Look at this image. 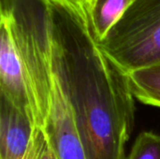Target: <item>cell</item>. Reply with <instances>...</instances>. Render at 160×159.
Here are the masks:
<instances>
[{
    "mask_svg": "<svg viewBox=\"0 0 160 159\" xmlns=\"http://www.w3.org/2000/svg\"><path fill=\"white\" fill-rule=\"evenodd\" d=\"M63 71L86 159H126L135 125V98L102 53L89 22L52 0Z\"/></svg>",
    "mask_w": 160,
    "mask_h": 159,
    "instance_id": "1",
    "label": "cell"
},
{
    "mask_svg": "<svg viewBox=\"0 0 160 159\" xmlns=\"http://www.w3.org/2000/svg\"><path fill=\"white\" fill-rule=\"evenodd\" d=\"M24 69L36 127L57 159H86L63 71L52 0H0Z\"/></svg>",
    "mask_w": 160,
    "mask_h": 159,
    "instance_id": "2",
    "label": "cell"
},
{
    "mask_svg": "<svg viewBox=\"0 0 160 159\" xmlns=\"http://www.w3.org/2000/svg\"><path fill=\"white\" fill-rule=\"evenodd\" d=\"M98 46L124 75L160 63V0H134Z\"/></svg>",
    "mask_w": 160,
    "mask_h": 159,
    "instance_id": "3",
    "label": "cell"
},
{
    "mask_svg": "<svg viewBox=\"0 0 160 159\" xmlns=\"http://www.w3.org/2000/svg\"><path fill=\"white\" fill-rule=\"evenodd\" d=\"M0 96L35 122L22 63L10 26L3 17H0Z\"/></svg>",
    "mask_w": 160,
    "mask_h": 159,
    "instance_id": "4",
    "label": "cell"
},
{
    "mask_svg": "<svg viewBox=\"0 0 160 159\" xmlns=\"http://www.w3.org/2000/svg\"><path fill=\"white\" fill-rule=\"evenodd\" d=\"M36 129L31 116L0 96V159H23Z\"/></svg>",
    "mask_w": 160,
    "mask_h": 159,
    "instance_id": "5",
    "label": "cell"
},
{
    "mask_svg": "<svg viewBox=\"0 0 160 159\" xmlns=\"http://www.w3.org/2000/svg\"><path fill=\"white\" fill-rule=\"evenodd\" d=\"M134 0H91L87 7L88 22L97 40L101 41Z\"/></svg>",
    "mask_w": 160,
    "mask_h": 159,
    "instance_id": "6",
    "label": "cell"
},
{
    "mask_svg": "<svg viewBox=\"0 0 160 159\" xmlns=\"http://www.w3.org/2000/svg\"><path fill=\"white\" fill-rule=\"evenodd\" d=\"M125 78L135 99L160 108V63L130 71Z\"/></svg>",
    "mask_w": 160,
    "mask_h": 159,
    "instance_id": "7",
    "label": "cell"
},
{
    "mask_svg": "<svg viewBox=\"0 0 160 159\" xmlns=\"http://www.w3.org/2000/svg\"><path fill=\"white\" fill-rule=\"evenodd\" d=\"M126 159H160V134L153 131L140 133Z\"/></svg>",
    "mask_w": 160,
    "mask_h": 159,
    "instance_id": "8",
    "label": "cell"
},
{
    "mask_svg": "<svg viewBox=\"0 0 160 159\" xmlns=\"http://www.w3.org/2000/svg\"><path fill=\"white\" fill-rule=\"evenodd\" d=\"M45 143L46 140L43 133L39 129H36L23 159H39Z\"/></svg>",
    "mask_w": 160,
    "mask_h": 159,
    "instance_id": "9",
    "label": "cell"
},
{
    "mask_svg": "<svg viewBox=\"0 0 160 159\" xmlns=\"http://www.w3.org/2000/svg\"><path fill=\"white\" fill-rule=\"evenodd\" d=\"M67 6L70 7L73 10H75L80 16H82L84 20L88 22V0H60Z\"/></svg>",
    "mask_w": 160,
    "mask_h": 159,
    "instance_id": "10",
    "label": "cell"
},
{
    "mask_svg": "<svg viewBox=\"0 0 160 159\" xmlns=\"http://www.w3.org/2000/svg\"><path fill=\"white\" fill-rule=\"evenodd\" d=\"M39 159H57L55 153L52 151V149L50 147V145L47 143V142H46L45 146L40 154Z\"/></svg>",
    "mask_w": 160,
    "mask_h": 159,
    "instance_id": "11",
    "label": "cell"
},
{
    "mask_svg": "<svg viewBox=\"0 0 160 159\" xmlns=\"http://www.w3.org/2000/svg\"><path fill=\"white\" fill-rule=\"evenodd\" d=\"M90 1H91V0H88V5H89V2H90Z\"/></svg>",
    "mask_w": 160,
    "mask_h": 159,
    "instance_id": "12",
    "label": "cell"
},
{
    "mask_svg": "<svg viewBox=\"0 0 160 159\" xmlns=\"http://www.w3.org/2000/svg\"><path fill=\"white\" fill-rule=\"evenodd\" d=\"M58 1H60V0H58ZM60 2H61V1H60Z\"/></svg>",
    "mask_w": 160,
    "mask_h": 159,
    "instance_id": "13",
    "label": "cell"
}]
</instances>
